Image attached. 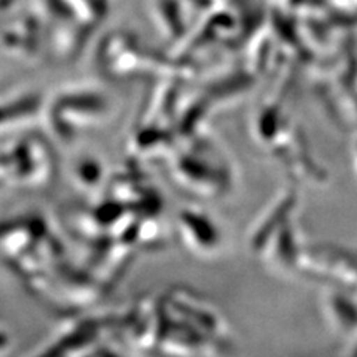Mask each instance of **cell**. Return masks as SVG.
<instances>
[{
  "label": "cell",
  "instance_id": "6da1fadb",
  "mask_svg": "<svg viewBox=\"0 0 357 357\" xmlns=\"http://www.w3.org/2000/svg\"><path fill=\"white\" fill-rule=\"evenodd\" d=\"M10 344H13V338L6 331L0 328V356H3L10 349Z\"/></svg>",
  "mask_w": 357,
  "mask_h": 357
}]
</instances>
